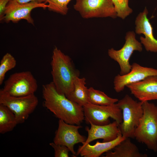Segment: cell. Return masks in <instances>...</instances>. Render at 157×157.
<instances>
[{
  "label": "cell",
  "mask_w": 157,
  "mask_h": 157,
  "mask_svg": "<svg viewBox=\"0 0 157 157\" xmlns=\"http://www.w3.org/2000/svg\"><path fill=\"white\" fill-rule=\"evenodd\" d=\"M20 3L25 4L33 1H38L42 2L46 1L45 0H14Z\"/></svg>",
  "instance_id": "obj_26"
},
{
  "label": "cell",
  "mask_w": 157,
  "mask_h": 157,
  "mask_svg": "<svg viewBox=\"0 0 157 157\" xmlns=\"http://www.w3.org/2000/svg\"><path fill=\"white\" fill-rule=\"evenodd\" d=\"M42 94L44 106L59 119L77 125L84 120L83 107L58 93L52 81L43 85Z\"/></svg>",
  "instance_id": "obj_1"
},
{
  "label": "cell",
  "mask_w": 157,
  "mask_h": 157,
  "mask_svg": "<svg viewBox=\"0 0 157 157\" xmlns=\"http://www.w3.org/2000/svg\"><path fill=\"white\" fill-rule=\"evenodd\" d=\"M48 7V5L45 3L33 1L22 4L14 0H11L7 5L2 21L16 23L24 19L28 23L34 25V20L31 15L32 10L36 8L45 9Z\"/></svg>",
  "instance_id": "obj_10"
},
{
  "label": "cell",
  "mask_w": 157,
  "mask_h": 157,
  "mask_svg": "<svg viewBox=\"0 0 157 157\" xmlns=\"http://www.w3.org/2000/svg\"><path fill=\"white\" fill-rule=\"evenodd\" d=\"M17 123L13 113L7 107L0 104V133L12 131Z\"/></svg>",
  "instance_id": "obj_19"
},
{
  "label": "cell",
  "mask_w": 157,
  "mask_h": 157,
  "mask_svg": "<svg viewBox=\"0 0 157 157\" xmlns=\"http://www.w3.org/2000/svg\"><path fill=\"white\" fill-rule=\"evenodd\" d=\"M58 123L53 142L67 147L73 155L76 156L74 145L78 143H83L87 139L78 132L79 129L82 127L80 125H75L67 123L61 119H59Z\"/></svg>",
  "instance_id": "obj_11"
},
{
  "label": "cell",
  "mask_w": 157,
  "mask_h": 157,
  "mask_svg": "<svg viewBox=\"0 0 157 157\" xmlns=\"http://www.w3.org/2000/svg\"><path fill=\"white\" fill-rule=\"evenodd\" d=\"M16 65V61L10 53H7L3 56L0 63V85L3 83L6 73Z\"/></svg>",
  "instance_id": "obj_21"
},
{
  "label": "cell",
  "mask_w": 157,
  "mask_h": 157,
  "mask_svg": "<svg viewBox=\"0 0 157 157\" xmlns=\"http://www.w3.org/2000/svg\"><path fill=\"white\" fill-rule=\"evenodd\" d=\"M11 0H0V20L2 21L4 17L6 7Z\"/></svg>",
  "instance_id": "obj_25"
},
{
  "label": "cell",
  "mask_w": 157,
  "mask_h": 157,
  "mask_svg": "<svg viewBox=\"0 0 157 157\" xmlns=\"http://www.w3.org/2000/svg\"><path fill=\"white\" fill-rule=\"evenodd\" d=\"M118 100V99L111 98L104 92L92 87L88 88L89 103L99 105L109 106L115 104Z\"/></svg>",
  "instance_id": "obj_20"
},
{
  "label": "cell",
  "mask_w": 157,
  "mask_h": 157,
  "mask_svg": "<svg viewBox=\"0 0 157 157\" xmlns=\"http://www.w3.org/2000/svg\"><path fill=\"white\" fill-rule=\"evenodd\" d=\"M126 87L140 101L157 100V75L148 76Z\"/></svg>",
  "instance_id": "obj_13"
},
{
  "label": "cell",
  "mask_w": 157,
  "mask_h": 157,
  "mask_svg": "<svg viewBox=\"0 0 157 157\" xmlns=\"http://www.w3.org/2000/svg\"><path fill=\"white\" fill-rule=\"evenodd\" d=\"M71 0H46L45 1L48 3L47 8L49 10L65 15L68 10V4Z\"/></svg>",
  "instance_id": "obj_22"
},
{
  "label": "cell",
  "mask_w": 157,
  "mask_h": 157,
  "mask_svg": "<svg viewBox=\"0 0 157 157\" xmlns=\"http://www.w3.org/2000/svg\"><path fill=\"white\" fill-rule=\"evenodd\" d=\"M91 127L85 128L88 136L83 144L90 143L94 140L102 139L103 142L110 141L115 139L120 132L119 124L116 121L104 125H98L90 124Z\"/></svg>",
  "instance_id": "obj_15"
},
{
  "label": "cell",
  "mask_w": 157,
  "mask_h": 157,
  "mask_svg": "<svg viewBox=\"0 0 157 157\" xmlns=\"http://www.w3.org/2000/svg\"><path fill=\"white\" fill-rule=\"evenodd\" d=\"M142 115L135 128L134 138L149 149L157 151V106L148 101L142 102Z\"/></svg>",
  "instance_id": "obj_3"
},
{
  "label": "cell",
  "mask_w": 157,
  "mask_h": 157,
  "mask_svg": "<svg viewBox=\"0 0 157 157\" xmlns=\"http://www.w3.org/2000/svg\"><path fill=\"white\" fill-rule=\"evenodd\" d=\"M117 16L124 19L133 12L128 4V0H112Z\"/></svg>",
  "instance_id": "obj_23"
},
{
  "label": "cell",
  "mask_w": 157,
  "mask_h": 157,
  "mask_svg": "<svg viewBox=\"0 0 157 157\" xmlns=\"http://www.w3.org/2000/svg\"><path fill=\"white\" fill-rule=\"evenodd\" d=\"M49 145L54 149L55 157H68L69 149L66 146L54 143V142L49 143Z\"/></svg>",
  "instance_id": "obj_24"
},
{
  "label": "cell",
  "mask_w": 157,
  "mask_h": 157,
  "mask_svg": "<svg viewBox=\"0 0 157 157\" xmlns=\"http://www.w3.org/2000/svg\"><path fill=\"white\" fill-rule=\"evenodd\" d=\"M129 138H126L114 148L113 151L106 152L104 157H147V155L140 152L136 145Z\"/></svg>",
  "instance_id": "obj_17"
},
{
  "label": "cell",
  "mask_w": 157,
  "mask_h": 157,
  "mask_svg": "<svg viewBox=\"0 0 157 157\" xmlns=\"http://www.w3.org/2000/svg\"><path fill=\"white\" fill-rule=\"evenodd\" d=\"M148 11L146 8L140 13L135 21V32L138 34H143L144 38L141 37V43L147 51L157 52V40L154 37L153 28L147 17Z\"/></svg>",
  "instance_id": "obj_14"
},
{
  "label": "cell",
  "mask_w": 157,
  "mask_h": 157,
  "mask_svg": "<svg viewBox=\"0 0 157 157\" xmlns=\"http://www.w3.org/2000/svg\"><path fill=\"white\" fill-rule=\"evenodd\" d=\"M83 108L84 119L87 124L107 125L110 123V118L114 119L119 125L122 122V110L116 103L109 106H101L88 103Z\"/></svg>",
  "instance_id": "obj_7"
},
{
  "label": "cell",
  "mask_w": 157,
  "mask_h": 157,
  "mask_svg": "<svg viewBox=\"0 0 157 157\" xmlns=\"http://www.w3.org/2000/svg\"><path fill=\"white\" fill-rule=\"evenodd\" d=\"M51 65L52 82L58 92L67 97L73 91L79 71L70 57L56 47L53 51Z\"/></svg>",
  "instance_id": "obj_2"
},
{
  "label": "cell",
  "mask_w": 157,
  "mask_h": 157,
  "mask_svg": "<svg viewBox=\"0 0 157 157\" xmlns=\"http://www.w3.org/2000/svg\"><path fill=\"white\" fill-rule=\"evenodd\" d=\"M74 8L85 19L117 17L112 0H76Z\"/></svg>",
  "instance_id": "obj_8"
},
{
  "label": "cell",
  "mask_w": 157,
  "mask_h": 157,
  "mask_svg": "<svg viewBox=\"0 0 157 157\" xmlns=\"http://www.w3.org/2000/svg\"><path fill=\"white\" fill-rule=\"evenodd\" d=\"M38 87L37 80L32 73L25 71L11 75L0 90L12 96L22 97L34 94Z\"/></svg>",
  "instance_id": "obj_6"
},
{
  "label": "cell",
  "mask_w": 157,
  "mask_h": 157,
  "mask_svg": "<svg viewBox=\"0 0 157 157\" xmlns=\"http://www.w3.org/2000/svg\"><path fill=\"white\" fill-rule=\"evenodd\" d=\"M38 103L34 94L22 97L11 96L0 90V104L9 108L14 114L17 124L26 120Z\"/></svg>",
  "instance_id": "obj_5"
},
{
  "label": "cell",
  "mask_w": 157,
  "mask_h": 157,
  "mask_svg": "<svg viewBox=\"0 0 157 157\" xmlns=\"http://www.w3.org/2000/svg\"><path fill=\"white\" fill-rule=\"evenodd\" d=\"M86 79L77 77L73 91L66 97L71 101L83 107L88 103V88L86 86Z\"/></svg>",
  "instance_id": "obj_18"
},
{
  "label": "cell",
  "mask_w": 157,
  "mask_h": 157,
  "mask_svg": "<svg viewBox=\"0 0 157 157\" xmlns=\"http://www.w3.org/2000/svg\"><path fill=\"white\" fill-rule=\"evenodd\" d=\"M45 1H46V0H45Z\"/></svg>",
  "instance_id": "obj_27"
},
{
  "label": "cell",
  "mask_w": 157,
  "mask_h": 157,
  "mask_svg": "<svg viewBox=\"0 0 157 157\" xmlns=\"http://www.w3.org/2000/svg\"><path fill=\"white\" fill-rule=\"evenodd\" d=\"M125 39V44L120 49L117 50L111 48L108 52V56L119 64L120 70L119 74L121 75L125 74L130 71L131 66L129 60L133 51L141 52L142 50L141 43L136 39L133 31L127 32Z\"/></svg>",
  "instance_id": "obj_9"
},
{
  "label": "cell",
  "mask_w": 157,
  "mask_h": 157,
  "mask_svg": "<svg viewBox=\"0 0 157 157\" xmlns=\"http://www.w3.org/2000/svg\"><path fill=\"white\" fill-rule=\"evenodd\" d=\"M130 71L128 73L118 74L114 78V88L117 93L122 91L129 85L140 81L151 76L157 75V69L151 67L142 66L134 63L131 65Z\"/></svg>",
  "instance_id": "obj_12"
},
{
  "label": "cell",
  "mask_w": 157,
  "mask_h": 157,
  "mask_svg": "<svg viewBox=\"0 0 157 157\" xmlns=\"http://www.w3.org/2000/svg\"><path fill=\"white\" fill-rule=\"evenodd\" d=\"M116 104L122 113V121L119 125L121 134L126 138H134L135 129L143 113L142 102L126 94Z\"/></svg>",
  "instance_id": "obj_4"
},
{
  "label": "cell",
  "mask_w": 157,
  "mask_h": 157,
  "mask_svg": "<svg viewBox=\"0 0 157 157\" xmlns=\"http://www.w3.org/2000/svg\"><path fill=\"white\" fill-rule=\"evenodd\" d=\"M126 138L120 132L117 138L112 140L100 142L97 141L94 145L89 143L79 146L76 156L84 157H99L105 152L114 148Z\"/></svg>",
  "instance_id": "obj_16"
}]
</instances>
